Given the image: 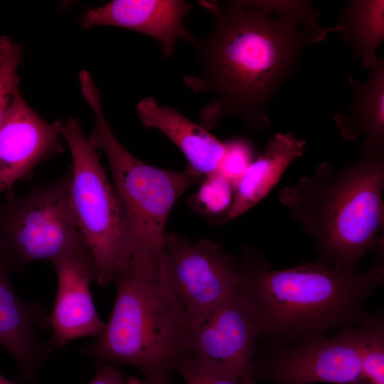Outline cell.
I'll return each instance as SVG.
<instances>
[{
    "label": "cell",
    "mask_w": 384,
    "mask_h": 384,
    "mask_svg": "<svg viewBox=\"0 0 384 384\" xmlns=\"http://www.w3.org/2000/svg\"><path fill=\"white\" fill-rule=\"evenodd\" d=\"M127 384H149L147 380H142L140 378L132 376L127 379Z\"/></svg>",
    "instance_id": "obj_25"
},
{
    "label": "cell",
    "mask_w": 384,
    "mask_h": 384,
    "mask_svg": "<svg viewBox=\"0 0 384 384\" xmlns=\"http://www.w3.org/2000/svg\"><path fill=\"white\" fill-rule=\"evenodd\" d=\"M113 283L116 298L105 329L80 353L101 363L133 366L147 381L169 384L178 365L192 353V326L164 265L131 260Z\"/></svg>",
    "instance_id": "obj_4"
},
{
    "label": "cell",
    "mask_w": 384,
    "mask_h": 384,
    "mask_svg": "<svg viewBox=\"0 0 384 384\" xmlns=\"http://www.w3.org/2000/svg\"><path fill=\"white\" fill-rule=\"evenodd\" d=\"M225 152L218 172L235 188L250 164L254 161L252 144L244 138L225 142Z\"/></svg>",
    "instance_id": "obj_23"
},
{
    "label": "cell",
    "mask_w": 384,
    "mask_h": 384,
    "mask_svg": "<svg viewBox=\"0 0 384 384\" xmlns=\"http://www.w3.org/2000/svg\"><path fill=\"white\" fill-rule=\"evenodd\" d=\"M0 384H17V383L4 378L0 374Z\"/></svg>",
    "instance_id": "obj_26"
},
{
    "label": "cell",
    "mask_w": 384,
    "mask_h": 384,
    "mask_svg": "<svg viewBox=\"0 0 384 384\" xmlns=\"http://www.w3.org/2000/svg\"><path fill=\"white\" fill-rule=\"evenodd\" d=\"M238 265L258 338L272 346H295L368 324L375 314L365 303L384 282L383 254L362 272L318 262L270 270L265 257L244 247Z\"/></svg>",
    "instance_id": "obj_2"
},
{
    "label": "cell",
    "mask_w": 384,
    "mask_h": 384,
    "mask_svg": "<svg viewBox=\"0 0 384 384\" xmlns=\"http://www.w3.org/2000/svg\"><path fill=\"white\" fill-rule=\"evenodd\" d=\"M81 90L94 115L88 138L108 161L131 258L164 262L169 213L178 198L203 177L188 166L181 171L161 169L132 155L105 117L97 86L87 84Z\"/></svg>",
    "instance_id": "obj_5"
},
{
    "label": "cell",
    "mask_w": 384,
    "mask_h": 384,
    "mask_svg": "<svg viewBox=\"0 0 384 384\" xmlns=\"http://www.w3.org/2000/svg\"><path fill=\"white\" fill-rule=\"evenodd\" d=\"M164 268L178 304L193 327L242 284L238 261L218 243L166 233Z\"/></svg>",
    "instance_id": "obj_8"
},
{
    "label": "cell",
    "mask_w": 384,
    "mask_h": 384,
    "mask_svg": "<svg viewBox=\"0 0 384 384\" xmlns=\"http://www.w3.org/2000/svg\"><path fill=\"white\" fill-rule=\"evenodd\" d=\"M210 14L208 36L195 46L201 70L183 82L195 92L215 99L201 111L209 130L224 117L240 118L255 132L266 130V108L295 71L309 45L323 41L338 24L324 28L319 11L308 1L233 0L198 1Z\"/></svg>",
    "instance_id": "obj_1"
},
{
    "label": "cell",
    "mask_w": 384,
    "mask_h": 384,
    "mask_svg": "<svg viewBox=\"0 0 384 384\" xmlns=\"http://www.w3.org/2000/svg\"><path fill=\"white\" fill-rule=\"evenodd\" d=\"M136 110L144 127L159 130L179 149L188 168L203 178L218 172L225 155V142L152 97L141 100Z\"/></svg>",
    "instance_id": "obj_15"
},
{
    "label": "cell",
    "mask_w": 384,
    "mask_h": 384,
    "mask_svg": "<svg viewBox=\"0 0 384 384\" xmlns=\"http://www.w3.org/2000/svg\"><path fill=\"white\" fill-rule=\"evenodd\" d=\"M176 371L186 384H241L227 367L193 353L180 362Z\"/></svg>",
    "instance_id": "obj_21"
},
{
    "label": "cell",
    "mask_w": 384,
    "mask_h": 384,
    "mask_svg": "<svg viewBox=\"0 0 384 384\" xmlns=\"http://www.w3.org/2000/svg\"><path fill=\"white\" fill-rule=\"evenodd\" d=\"M305 145L292 132H277L236 185L225 220L240 216L265 198L289 165L303 155Z\"/></svg>",
    "instance_id": "obj_17"
},
{
    "label": "cell",
    "mask_w": 384,
    "mask_h": 384,
    "mask_svg": "<svg viewBox=\"0 0 384 384\" xmlns=\"http://www.w3.org/2000/svg\"><path fill=\"white\" fill-rule=\"evenodd\" d=\"M361 366L363 384H384V319L381 312L368 324Z\"/></svg>",
    "instance_id": "obj_19"
},
{
    "label": "cell",
    "mask_w": 384,
    "mask_h": 384,
    "mask_svg": "<svg viewBox=\"0 0 384 384\" xmlns=\"http://www.w3.org/2000/svg\"><path fill=\"white\" fill-rule=\"evenodd\" d=\"M57 276V292L46 322L52 330L48 343L53 351L84 337L100 336L105 323L96 309L90 284L96 270L86 244L65 252L51 261Z\"/></svg>",
    "instance_id": "obj_11"
},
{
    "label": "cell",
    "mask_w": 384,
    "mask_h": 384,
    "mask_svg": "<svg viewBox=\"0 0 384 384\" xmlns=\"http://www.w3.org/2000/svg\"><path fill=\"white\" fill-rule=\"evenodd\" d=\"M384 151H361L337 170L328 162L282 189L280 203L312 238L318 262L355 270L368 252L383 253Z\"/></svg>",
    "instance_id": "obj_3"
},
{
    "label": "cell",
    "mask_w": 384,
    "mask_h": 384,
    "mask_svg": "<svg viewBox=\"0 0 384 384\" xmlns=\"http://www.w3.org/2000/svg\"><path fill=\"white\" fill-rule=\"evenodd\" d=\"M149 384H164L161 381H147Z\"/></svg>",
    "instance_id": "obj_27"
},
{
    "label": "cell",
    "mask_w": 384,
    "mask_h": 384,
    "mask_svg": "<svg viewBox=\"0 0 384 384\" xmlns=\"http://www.w3.org/2000/svg\"><path fill=\"white\" fill-rule=\"evenodd\" d=\"M233 186L218 172L205 176L191 198V207L208 215L227 214L233 198Z\"/></svg>",
    "instance_id": "obj_20"
},
{
    "label": "cell",
    "mask_w": 384,
    "mask_h": 384,
    "mask_svg": "<svg viewBox=\"0 0 384 384\" xmlns=\"http://www.w3.org/2000/svg\"><path fill=\"white\" fill-rule=\"evenodd\" d=\"M62 137L72 158L69 187L72 209L93 260L96 282L105 287L114 282L131 262L117 196L97 149L78 118L70 117L64 123Z\"/></svg>",
    "instance_id": "obj_6"
},
{
    "label": "cell",
    "mask_w": 384,
    "mask_h": 384,
    "mask_svg": "<svg viewBox=\"0 0 384 384\" xmlns=\"http://www.w3.org/2000/svg\"><path fill=\"white\" fill-rule=\"evenodd\" d=\"M258 334L257 324L240 286L192 327V353L227 367L241 384H257Z\"/></svg>",
    "instance_id": "obj_10"
},
{
    "label": "cell",
    "mask_w": 384,
    "mask_h": 384,
    "mask_svg": "<svg viewBox=\"0 0 384 384\" xmlns=\"http://www.w3.org/2000/svg\"><path fill=\"white\" fill-rule=\"evenodd\" d=\"M368 324L295 346H272L257 356L255 373L262 371L276 384H363L361 353Z\"/></svg>",
    "instance_id": "obj_9"
},
{
    "label": "cell",
    "mask_w": 384,
    "mask_h": 384,
    "mask_svg": "<svg viewBox=\"0 0 384 384\" xmlns=\"http://www.w3.org/2000/svg\"><path fill=\"white\" fill-rule=\"evenodd\" d=\"M11 272L0 252V345L16 360L21 377L36 384L37 370L52 351L39 335L48 325L46 317L41 306L18 297L10 280Z\"/></svg>",
    "instance_id": "obj_14"
},
{
    "label": "cell",
    "mask_w": 384,
    "mask_h": 384,
    "mask_svg": "<svg viewBox=\"0 0 384 384\" xmlns=\"http://www.w3.org/2000/svg\"><path fill=\"white\" fill-rule=\"evenodd\" d=\"M20 44L9 36L0 37V124L19 86L17 70L22 61Z\"/></svg>",
    "instance_id": "obj_22"
},
{
    "label": "cell",
    "mask_w": 384,
    "mask_h": 384,
    "mask_svg": "<svg viewBox=\"0 0 384 384\" xmlns=\"http://www.w3.org/2000/svg\"><path fill=\"white\" fill-rule=\"evenodd\" d=\"M87 384H127V380L116 368L102 363Z\"/></svg>",
    "instance_id": "obj_24"
},
{
    "label": "cell",
    "mask_w": 384,
    "mask_h": 384,
    "mask_svg": "<svg viewBox=\"0 0 384 384\" xmlns=\"http://www.w3.org/2000/svg\"><path fill=\"white\" fill-rule=\"evenodd\" d=\"M64 122H48L26 102L19 86L0 124V192L14 196L15 184L29 179L36 166L63 151Z\"/></svg>",
    "instance_id": "obj_12"
},
{
    "label": "cell",
    "mask_w": 384,
    "mask_h": 384,
    "mask_svg": "<svg viewBox=\"0 0 384 384\" xmlns=\"http://www.w3.org/2000/svg\"><path fill=\"white\" fill-rule=\"evenodd\" d=\"M342 38L353 55L370 69L379 58L377 49L384 40V1L351 0L342 9L339 23Z\"/></svg>",
    "instance_id": "obj_18"
},
{
    "label": "cell",
    "mask_w": 384,
    "mask_h": 384,
    "mask_svg": "<svg viewBox=\"0 0 384 384\" xmlns=\"http://www.w3.org/2000/svg\"><path fill=\"white\" fill-rule=\"evenodd\" d=\"M191 8L190 2L182 0H113L88 9L80 22L84 28L115 26L148 36L159 43L166 59L174 53L179 41L193 45L197 41L184 24Z\"/></svg>",
    "instance_id": "obj_13"
},
{
    "label": "cell",
    "mask_w": 384,
    "mask_h": 384,
    "mask_svg": "<svg viewBox=\"0 0 384 384\" xmlns=\"http://www.w3.org/2000/svg\"><path fill=\"white\" fill-rule=\"evenodd\" d=\"M70 174L0 202V252L12 272L86 244L72 209Z\"/></svg>",
    "instance_id": "obj_7"
},
{
    "label": "cell",
    "mask_w": 384,
    "mask_h": 384,
    "mask_svg": "<svg viewBox=\"0 0 384 384\" xmlns=\"http://www.w3.org/2000/svg\"><path fill=\"white\" fill-rule=\"evenodd\" d=\"M362 82L353 77L347 80L354 97L347 114H337L334 120L343 138L355 142L362 137L361 151H384V60L378 58Z\"/></svg>",
    "instance_id": "obj_16"
}]
</instances>
